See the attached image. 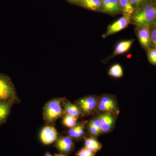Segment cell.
Instances as JSON below:
<instances>
[{"mask_svg": "<svg viewBox=\"0 0 156 156\" xmlns=\"http://www.w3.org/2000/svg\"><path fill=\"white\" fill-rule=\"evenodd\" d=\"M132 20L137 27L156 26V5L147 3L133 15Z\"/></svg>", "mask_w": 156, "mask_h": 156, "instance_id": "1", "label": "cell"}, {"mask_svg": "<svg viewBox=\"0 0 156 156\" xmlns=\"http://www.w3.org/2000/svg\"><path fill=\"white\" fill-rule=\"evenodd\" d=\"M63 99L59 98H54L45 105L43 108V118L47 125L54 126L56 121L65 115L62 108Z\"/></svg>", "mask_w": 156, "mask_h": 156, "instance_id": "2", "label": "cell"}, {"mask_svg": "<svg viewBox=\"0 0 156 156\" xmlns=\"http://www.w3.org/2000/svg\"><path fill=\"white\" fill-rule=\"evenodd\" d=\"M14 101L19 103L20 100L14 84L9 76L0 73V101Z\"/></svg>", "mask_w": 156, "mask_h": 156, "instance_id": "3", "label": "cell"}, {"mask_svg": "<svg viewBox=\"0 0 156 156\" xmlns=\"http://www.w3.org/2000/svg\"><path fill=\"white\" fill-rule=\"evenodd\" d=\"M97 112L111 113L118 116L120 111L116 98L109 94H103L98 97Z\"/></svg>", "mask_w": 156, "mask_h": 156, "instance_id": "4", "label": "cell"}, {"mask_svg": "<svg viewBox=\"0 0 156 156\" xmlns=\"http://www.w3.org/2000/svg\"><path fill=\"white\" fill-rule=\"evenodd\" d=\"M98 97L94 95H88L76 101V104L79 107L83 116H88L97 112Z\"/></svg>", "mask_w": 156, "mask_h": 156, "instance_id": "5", "label": "cell"}, {"mask_svg": "<svg viewBox=\"0 0 156 156\" xmlns=\"http://www.w3.org/2000/svg\"><path fill=\"white\" fill-rule=\"evenodd\" d=\"M97 116L100 122L102 134L111 132L115 128L117 116L108 113H98Z\"/></svg>", "mask_w": 156, "mask_h": 156, "instance_id": "6", "label": "cell"}, {"mask_svg": "<svg viewBox=\"0 0 156 156\" xmlns=\"http://www.w3.org/2000/svg\"><path fill=\"white\" fill-rule=\"evenodd\" d=\"M55 147L60 154L67 155L74 150V140L68 135L59 136L56 140Z\"/></svg>", "mask_w": 156, "mask_h": 156, "instance_id": "7", "label": "cell"}, {"mask_svg": "<svg viewBox=\"0 0 156 156\" xmlns=\"http://www.w3.org/2000/svg\"><path fill=\"white\" fill-rule=\"evenodd\" d=\"M131 17L129 16L124 15L123 17L118 19L113 23L110 24L108 27L107 30L106 32L103 34L102 37L104 38L111 35L122 30L126 27L130 23Z\"/></svg>", "mask_w": 156, "mask_h": 156, "instance_id": "8", "label": "cell"}, {"mask_svg": "<svg viewBox=\"0 0 156 156\" xmlns=\"http://www.w3.org/2000/svg\"><path fill=\"white\" fill-rule=\"evenodd\" d=\"M58 133L53 126H45L41 131L40 138L45 145H49L56 142L58 138Z\"/></svg>", "mask_w": 156, "mask_h": 156, "instance_id": "9", "label": "cell"}, {"mask_svg": "<svg viewBox=\"0 0 156 156\" xmlns=\"http://www.w3.org/2000/svg\"><path fill=\"white\" fill-rule=\"evenodd\" d=\"M150 27H138L136 34L140 43L144 49L150 48L151 44V31Z\"/></svg>", "mask_w": 156, "mask_h": 156, "instance_id": "10", "label": "cell"}, {"mask_svg": "<svg viewBox=\"0 0 156 156\" xmlns=\"http://www.w3.org/2000/svg\"><path fill=\"white\" fill-rule=\"evenodd\" d=\"M15 103L14 101H0V126L6 122L11 108Z\"/></svg>", "mask_w": 156, "mask_h": 156, "instance_id": "11", "label": "cell"}, {"mask_svg": "<svg viewBox=\"0 0 156 156\" xmlns=\"http://www.w3.org/2000/svg\"><path fill=\"white\" fill-rule=\"evenodd\" d=\"M86 125L85 122L78 123L77 125L74 127L70 128L67 131L68 135L74 140H79L82 139L85 135Z\"/></svg>", "mask_w": 156, "mask_h": 156, "instance_id": "12", "label": "cell"}, {"mask_svg": "<svg viewBox=\"0 0 156 156\" xmlns=\"http://www.w3.org/2000/svg\"><path fill=\"white\" fill-rule=\"evenodd\" d=\"M62 106L65 114L69 115L78 119L81 115L80 110L76 104H74L70 101L63 99Z\"/></svg>", "mask_w": 156, "mask_h": 156, "instance_id": "13", "label": "cell"}, {"mask_svg": "<svg viewBox=\"0 0 156 156\" xmlns=\"http://www.w3.org/2000/svg\"><path fill=\"white\" fill-rule=\"evenodd\" d=\"M87 129L91 136L97 137L102 134L101 126L98 117L96 116L90 120L88 124Z\"/></svg>", "mask_w": 156, "mask_h": 156, "instance_id": "14", "label": "cell"}, {"mask_svg": "<svg viewBox=\"0 0 156 156\" xmlns=\"http://www.w3.org/2000/svg\"><path fill=\"white\" fill-rule=\"evenodd\" d=\"M84 147L96 153L101 150L102 145L96 139V137L91 136L90 137L85 138Z\"/></svg>", "mask_w": 156, "mask_h": 156, "instance_id": "15", "label": "cell"}, {"mask_svg": "<svg viewBox=\"0 0 156 156\" xmlns=\"http://www.w3.org/2000/svg\"><path fill=\"white\" fill-rule=\"evenodd\" d=\"M134 41V40L131 39L119 42L116 46L113 56H115L126 53L130 49Z\"/></svg>", "mask_w": 156, "mask_h": 156, "instance_id": "16", "label": "cell"}, {"mask_svg": "<svg viewBox=\"0 0 156 156\" xmlns=\"http://www.w3.org/2000/svg\"><path fill=\"white\" fill-rule=\"evenodd\" d=\"M81 6L89 10L97 11L102 6L101 0H81Z\"/></svg>", "mask_w": 156, "mask_h": 156, "instance_id": "17", "label": "cell"}, {"mask_svg": "<svg viewBox=\"0 0 156 156\" xmlns=\"http://www.w3.org/2000/svg\"><path fill=\"white\" fill-rule=\"evenodd\" d=\"M120 8L122 9L124 15L131 17L134 13V8L129 0H118Z\"/></svg>", "mask_w": 156, "mask_h": 156, "instance_id": "18", "label": "cell"}, {"mask_svg": "<svg viewBox=\"0 0 156 156\" xmlns=\"http://www.w3.org/2000/svg\"><path fill=\"white\" fill-rule=\"evenodd\" d=\"M108 74L115 78H121L124 75L122 68L118 63L114 65L110 68Z\"/></svg>", "mask_w": 156, "mask_h": 156, "instance_id": "19", "label": "cell"}, {"mask_svg": "<svg viewBox=\"0 0 156 156\" xmlns=\"http://www.w3.org/2000/svg\"><path fill=\"white\" fill-rule=\"evenodd\" d=\"M77 120L78 119L75 117L65 114L62 119V123L67 128H71L77 125Z\"/></svg>", "mask_w": 156, "mask_h": 156, "instance_id": "20", "label": "cell"}, {"mask_svg": "<svg viewBox=\"0 0 156 156\" xmlns=\"http://www.w3.org/2000/svg\"><path fill=\"white\" fill-rule=\"evenodd\" d=\"M101 1L103 10L105 12L110 13V14H113L118 12L108 0H101Z\"/></svg>", "mask_w": 156, "mask_h": 156, "instance_id": "21", "label": "cell"}, {"mask_svg": "<svg viewBox=\"0 0 156 156\" xmlns=\"http://www.w3.org/2000/svg\"><path fill=\"white\" fill-rule=\"evenodd\" d=\"M147 57L151 64L156 65V49L149 48L147 51Z\"/></svg>", "mask_w": 156, "mask_h": 156, "instance_id": "22", "label": "cell"}, {"mask_svg": "<svg viewBox=\"0 0 156 156\" xmlns=\"http://www.w3.org/2000/svg\"><path fill=\"white\" fill-rule=\"evenodd\" d=\"M96 153L85 147L81 148L75 154L76 156H95Z\"/></svg>", "mask_w": 156, "mask_h": 156, "instance_id": "23", "label": "cell"}, {"mask_svg": "<svg viewBox=\"0 0 156 156\" xmlns=\"http://www.w3.org/2000/svg\"><path fill=\"white\" fill-rule=\"evenodd\" d=\"M151 44H152L156 49V28L154 29L151 31Z\"/></svg>", "mask_w": 156, "mask_h": 156, "instance_id": "24", "label": "cell"}, {"mask_svg": "<svg viewBox=\"0 0 156 156\" xmlns=\"http://www.w3.org/2000/svg\"><path fill=\"white\" fill-rule=\"evenodd\" d=\"M108 1L111 3L112 5L113 6L118 12L119 11L120 7L118 0H108Z\"/></svg>", "mask_w": 156, "mask_h": 156, "instance_id": "25", "label": "cell"}, {"mask_svg": "<svg viewBox=\"0 0 156 156\" xmlns=\"http://www.w3.org/2000/svg\"><path fill=\"white\" fill-rule=\"evenodd\" d=\"M133 5L138 6L141 2L143 0H129Z\"/></svg>", "mask_w": 156, "mask_h": 156, "instance_id": "26", "label": "cell"}, {"mask_svg": "<svg viewBox=\"0 0 156 156\" xmlns=\"http://www.w3.org/2000/svg\"><path fill=\"white\" fill-rule=\"evenodd\" d=\"M69 2L72 3H80L81 0H67Z\"/></svg>", "mask_w": 156, "mask_h": 156, "instance_id": "27", "label": "cell"}, {"mask_svg": "<svg viewBox=\"0 0 156 156\" xmlns=\"http://www.w3.org/2000/svg\"><path fill=\"white\" fill-rule=\"evenodd\" d=\"M54 156H67V155L64 154H56L54 155Z\"/></svg>", "mask_w": 156, "mask_h": 156, "instance_id": "28", "label": "cell"}, {"mask_svg": "<svg viewBox=\"0 0 156 156\" xmlns=\"http://www.w3.org/2000/svg\"><path fill=\"white\" fill-rule=\"evenodd\" d=\"M44 156H53L51 155L50 154V153L48 152H47V153H46V154H45Z\"/></svg>", "mask_w": 156, "mask_h": 156, "instance_id": "29", "label": "cell"}]
</instances>
